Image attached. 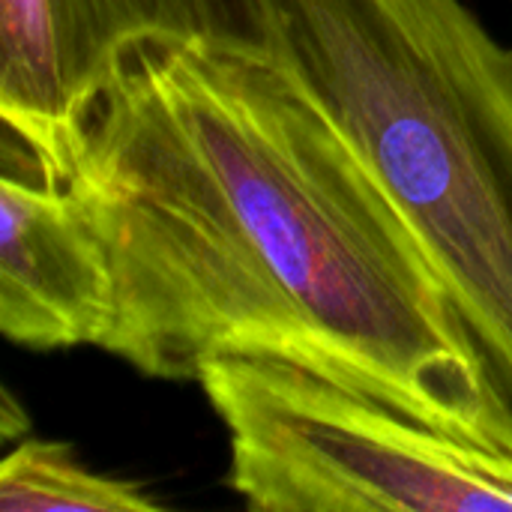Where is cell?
Wrapping results in <instances>:
<instances>
[{
	"mask_svg": "<svg viewBox=\"0 0 512 512\" xmlns=\"http://www.w3.org/2000/svg\"><path fill=\"white\" fill-rule=\"evenodd\" d=\"M105 249L102 351L159 381L270 357L512 456V411L417 234L267 54L132 45L66 177Z\"/></svg>",
	"mask_w": 512,
	"mask_h": 512,
	"instance_id": "1",
	"label": "cell"
},
{
	"mask_svg": "<svg viewBox=\"0 0 512 512\" xmlns=\"http://www.w3.org/2000/svg\"><path fill=\"white\" fill-rule=\"evenodd\" d=\"M447 285L512 411V48L462 0H255Z\"/></svg>",
	"mask_w": 512,
	"mask_h": 512,
	"instance_id": "2",
	"label": "cell"
},
{
	"mask_svg": "<svg viewBox=\"0 0 512 512\" xmlns=\"http://www.w3.org/2000/svg\"><path fill=\"white\" fill-rule=\"evenodd\" d=\"M228 432L225 486L252 512H512V456L318 372L213 357L195 378Z\"/></svg>",
	"mask_w": 512,
	"mask_h": 512,
	"instance_id": "3",
	"label": "cell"
},
{
	"mask_svg": "<svg viewBox=\"0 0 512 512\" xmlns=\"http://www.w3.org/2000/svg\"><path fill=\"white\" fill-rule=\"evenodd\" d=\"M114 324L105 249L66 183L3 144L0 174V330L33 351L102 348Z\"/></svg>",
	"mask_w": 512,
	"mask_h": 512,
	"instance_id": "4",
	"label": "cell"
},
{
	"mask_svg": "<svg viewBox=\"0 0 512 512\" xmlns=\"http://www.w3.org/2000/svg\"><path fill=\"white\" fill-rule=\"evenodd\" d=\"M72 87L87 114L138 42H204L264 54L255 0H54Z\"/></svg>",
	"mask_w": 512,
	"mask_h": 512,
	"instance_id": "5",
	"label": "cell"
},
{
	"mask_svg": "<svg viewBox=\"0 0 512 512\" xmlns=\"http://www.w3.org/2000/svg\"><path fill=\"white\" fill-rule=\"evenodd\" d=\"M0 117L36 168L66 183L90 114L72 87L54 0H0Z\"/></svg>",
	"mask_w": 512,
	"mask_h": 512,
	"instance_id": "6",
	"label": "cell"
},
{
	"mask_svg": "<svg viewBox=\"0 0 512 512\" xmlns=\"http://www.w3.org/2000/svg\"><path fill=\"white\" fill-rule=\"evenodd\" d=\"M3 512H159L141 483L84 468L69 444L21 441L0 462Z\"/></svg>",
	"mask_w": 512,
	"mask_h": 512,
	"instance_id": "7",
	"label": "cell"
}]
</instances>
